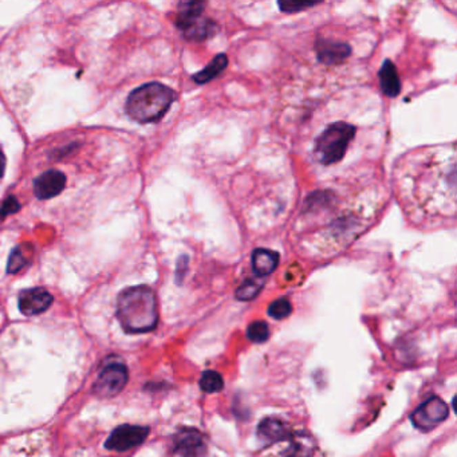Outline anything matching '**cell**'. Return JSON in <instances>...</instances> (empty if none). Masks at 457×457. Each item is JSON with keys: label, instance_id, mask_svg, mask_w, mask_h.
<instances>
[{"label": "cell", "instance_id": "1", "mask_svg": "<svg viewBox=\"0 0 457 457\" xmlns=\"http://www.w3.org/2000/svg\"><path fill=\"white\" fill-rule=\"evenodd\" d=\"M417 176L418 187L413 196L416 201L427 211L455 214L456 201V160L455 152H434L431 160H427Z\"/></svg>", "mask_w": 457, "mask_h": 457}, {"label": "cell", "instance_id": "2", "mask_svg": "<svg viewBox=\"0 0 457 457\" xmlns=\"http://www.w3.org/2000/svg\"><path fill=\"white\" fill-rule=\"evenodd\" d=\"M117 316L126 333L152 332L159 322L157 299L153 290L146 286L123 290L117 299Z\"/></svg>", "mask_w": 457, "mask_h": 457}, {"label": "cell", "instance_id": "3", "mask_svg": "<svg viewBox=\"0 0 457 457\" xmlns=\"http://www.w3.org/2000/svg\"><path fill=\"white\" fill-rule=\"evenodd\" d=\"M177 94L168 86L150 82L134 89L126 99V113L137 122L160 121L176 101Z\"/></svg>", "mask_w": 457, "mask_h": 457}, {"label": "cell", "instance_id": "4", "mask_svg": "<svg viewBox=\"0 0 457 457\" xmlns=\"http://www.w3.org/2000/svg\"><path fill=\"white\" fill-rule=\"evenodd\" d=\"M354 136L356 128L347 122L329 125L315 141V157L323 165L337 164L343 159Z\"/></svg>", "mask_w": 457, "mask_h": 457}, {"label": "cell", "instance_id": "5", "mask_svg": "<svg viewBox=\"0 0 457 457\" xmlns=\"http://www.w3.org/2000/svg\"><path fill=\"white\" fill-rule=\"evenodd\" d=\"M205 3L183 1L179 4L176 26L184 38L192 42H203L216 35L219 26L212 19L203 17Z\"/></svg>", "mask_w": 457, "mask_h": 457}, {"label": "cell", "instance_id": "6", "mask_svg": "<svg viewBox=\"0 0 457 457\" xmlns=\"http://www.w3.org/2000/svg\"><path fill=\"white\" fill-rule=\"evenodd\" d=\"M129 372L121 362H112L106 365L97 377L93 385L94 394L101 398H110L120 394L128 384Z\"/></svg>", "mask_w": 457, "mask_h": 457}, {"label": "cell", "instance_id": "7", "mask_svg": "<svg viewBox=\"0 0 457 457\" xmlns=\"http://www.w3.org/2000/svg\"><path fill=\"white\" fill-rule=\"evenodd\" d=\"M449 416V408L440 397H431L424 401L417 409L410 414L412 424L423 432H429Z\"/></svg>", "mask_w": 457, "mask_h": 457}, {"label": "cell", "instance_id": "8", "mask_svg": "<svg viewBox=\"0 0 457 457\" xmlns=\"http://www.w3.org/2000/svg\"><path fill=\"white\" fill-rule=\"evenodd\" d=\"M149 434L148 427L125 424L116 428L108 437L105 447L113 452H125L141 445Z\"/></svg>", "mask_w": 457, "mask_h": 457}, {"label": "cell", "instance_id": "9", "mask_svg": "<svg viewBox=\"0 0 457 457\" xmlns=\"http://www.w3.org/2000/svg\"><path fill=\"white\" fill-rule=\"evenodd\" d=\"M173 445L176 454L181 457H203L205 454L203 434L192 428H184L174 434Z\"/></svg>", "mask_w": 457, "mask_h": 457}, {"label": "cell", "instance_id": "10", "mask_svg": "<svg viewBox=\"0 0 457 457\" xmlns=\"http://www.w3.org/2000/svg\"><path fill=\"white\" fill-rule=\"evenodd\" d=\"M52 302H54V298L48 290L37 287V289L23 290L19 294L18 306L24 315L32 316V315L45 313L52 305Z\"/></svg>", "mask_w": 457, "mask_h": 457}, {"label": "cell", "instance_id": "11", "mask_svg": "<svg viewBox=\"0 0 457 457\" xmlns=\"http://www.w3.org/2000/svg\"><path fill=\"white\" fill-rule=\"evenodd\" d=\"M66 187V176L55 169L38 176L34 181V193L41 200H48L58 196Z\"/></svg>", "mask_w": 457, "mask_h": 457}, {"label": "cell", "instance_id": "12", "mask_svg": "<svg viewBox=\"0 0 457 457\" xmlns=\"http://www.w3.org/2000/svg\"><path fill=\"white\" fill-rule=\"evenodd\" d=\"M315 51H316V58L321 63L337 65L350 57L352 48L343 42L319 38L315 42Z\"/></svg>", "mask_w": 457, "mask_h": 457}, {"label": "cell", "instance_id": "13", "mask_svg": "<svg viewBox=\"0 0 457 457\" xmlns=\"http://www.w3.org/2000/svg\"><path fill=\"white\" fill-rule=\"evenodd\" d=\"M258 437L263 444L270 445L274 443L289 440L291 434L285 423L276 418H265L258 427Z\"/></svg>", "mask_w": 457, "mask_h": 457}, {"label": "cell", "instance_id": "14", "mask_svg": "<svg viewBox=\"0 0 457 457\" xmlns=\"http://www.w3.org/2000/svg\"><path fill=\"white\" fill-rule=\"evenodd\" d=\"M251 265L258 276H268L279 265V254L267 248H256L252 252Z\"/></svg>", "mask_w": 457, "mask_h": 457}, {"label": "cell", "instance_id": "15", "mask_svg": "<svg viewBox=\"0 0 457 457\" xmlns=\"http://www.w3.org/2000/svg\"><path fill=\"white\" fill-rule=\"evenodd\" d=\"M380 86L381 90L384 92V94L387 97L398 96L401 92V81L400 77L396 70V66L393 65L392 61L385 59V62L383 63L381 69H380Z\"/></svg>", "mask_w": 457, "mask_h": 457}, {"label": "cell", "instance_id": "16", "mask_svg": "<svg viewBox=\"0 0 457 457\" xmlns=\"http://www.w3.org/2000/svg\"><path fill=\"white\" fill-rule=\"evenodd\" d=\"M228 65V58L225 54H217L216 57L212 59V62L203 69L201 72H196L193 75V81L199 85H204L210 81H212L214 78H216L220 72H224V69Z\"/></svg>", "mask_w": 457, "mask_h": 457}, {"label": "cell", "instance_id": "17", "mask_svg": "<svg viewBox=\"0 0 457 457\" xmlns=\"http://www.w3.org/2000/svg\"><path fill=\"white\" fill-rule=\"evenodd\" d=\"M263 281H258V279H247L241 283L239 289L236 290V299L241 301V302H248L252 301L254 298H256V295L263 289Z\"/></svg>", "mask_w": 457, "mask_h": 457}, {"label": "cell", "instance_id": "18", "mask_svg": "<svg viewBox=\"0 0 457 457\" xmlns=\"http://www.w3.org/2000/svg\"><path fill=\"white\" fill-rule=\"evenodd\" d=\"M199 385L205 393H217L224 387L223 377L215 370H205L201 374Z\"/></svg>", "mask_w": 457, "mask_h": 457}, {"label": "cell", "instance_id": "19", "mask_svg": "<svg viewBox=\"0 0 457 457\" xmlns=\"http://www.w3.org/2000/svg\"><path fill=\"white\" fill-rule=\"evenodd\" d=\"M267 313H268V315H270L272 319L282 321V319L287 318L290 314L292 313V306H291L289 299H286V298H279V299L274 301V302L268 306Z\"/></svg>", "mask_w": 457, "mask_h": 457}, {"label": "cell", "instance_id": "20", "mask_svg": "<svg viewBox=\"0 0 457 457\" xmlns=\"http://www.w3.org/2000/svg\"><path fill=\"white\" fill-rule=\"evenodd\" d=\"M247 337L254 343H263L270 337L268 325L263 321L252 322L247 329Z\"/></svg>", "mask_w": 457, "mask_h": 457}, {"label": "cell", "instance_id": "21", "mask_svg": "<svg viewBox=\"0 0 457 457\" xmlns=\"http://www.w3.org/2000/svg\"><path fill=\"white\" fill-rule=\"evenodd\" d=\"M27 265V258L24 255V251L18 247L15 248L11 255H10V259H8V265H7V272L8 274H17L19 272L24 265Z\"/></svg>", "mask_w": 457, "mask_h": 457}, {"label": "cell", "instance_id": "22", "mask_svg": "<svg viewBox=\"0 0 457 457\" xmlns=\"http://www.w3.org/2000/svg\"><path fill=\"white\" fill-rule=\"evenodd\" d=\"M318 1H290V0H286V1H278V6L279 8L283 11V12H287V14H294V12H301L306 8H310V7H314L316 6Z\"/></svg>", "mask_w": 457, "mask_h": 457}, {"label": "cell", "instance_id": "23", "mask_svg": "<svg viewBox=\"0 0 457 457\" xmlns=\"http://www.w3.org/2000/svg\"><path fill=\"white\" fill-rule=\"evenodd\" d=\"M313 448L307 445V443H302L299 440L291 443L290 449L285 457H312Z\"/></svg>", "mask_w": 457, "mask_h": 457}, {"label": "cell", "instance_id": "24", "mask_svg": "<svg viewBox=\"0 0 457 457\" xmlns=\"http://www.w3.org/2000/svg\"><path fill=\"white\" fill-rule=\"evenodd\" d=\"M19 210H21L19 201L14 196L8 197L0 207V220H3L4 217H7L8 215H12V214L18 212Z\"/></svg>", "mask_w": 457, "mask_h": 457}, {"label": "cell", "instance_id": "25", "mask_svg": "<svg viewBox=\"0 0 457 457\" xmlns=\"http://www.w3.org/2000/svg\"><path fill=\"white\" fill-rule=\"evenodd\" d=\"M4 169H6V156H4L3 150L0 149V179L4 174Z\"/></svg>", "mask_w": 457, "mask_h": 457}]
</instances>
